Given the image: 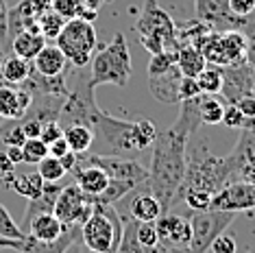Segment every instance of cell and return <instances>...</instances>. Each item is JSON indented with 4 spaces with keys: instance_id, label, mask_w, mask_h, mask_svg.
Instances as JSON below:
<instances>
[{
    "instance_id": "1",
    "label": "cell",
    "mask_w": 255,
    "mask_h": 253,
    "mask_svg": "<svg viewBox=\"0 0 255 253\" xmlns=\"http://www.w3.org/2000/svg\"><path fill=\"white\" fill-rule=\"evenodd\" d=\"M201 126L199 99L181 101V112L168 129L157 131L153 142V159L148 166V192L159 201L161 214L170 212L177 203V192L185 175V155L190 135Z\"/></svg>"
},
{
    "instance_id": "2",
    "label": "cell",
    "mask_w": 255,
    "mask_h": 253,
    "mask_svg": "<svg viewBox=\"0 0 255 253\" xmlns=\"http://www.w3.org/2000/svg\"><path fill=\"white\" fill-rule=\"evenodd\" d=\"M231 181V166L227 157L214 155L207 140L196 137L194 144L188 142L185 155V175L179 186L177 201H183L192 212L210 210L214 194Z\"/></svg>"
},
{
    "instance_id": "3",
    "label": "cell",
    "mask_w": 255,
    "mask_h": 253,
    "mask_svg": "<svg viewBox=\"0 0 255 253\" xmlns=\"http://www.w3.org/2000/svg\"><path fill=\"white\" fill-rule=\"evenodd\" d=\"M81 123L88 125L94 133L90 151L96 155L129 157L133 153H142L150 148L157 137V126L150 120L127 123V120L109 116L103 109H98V105H92Z\"/></svg>"
},
{
    "instance_id": "4",
    "label": "cell",
    "mask_w": 255,
    "mask_h": 253,
    "mask_svg": "<svg viewBox=\"0 0 255 253\" xmlns=\"http://www.w3.org/2000/svg\"><path fill=\"white\" fill-rule=\"evenodd\" d=\"M133 66H131V53L129 44L123 33H116L114 39L107 46H103L98 53L92 57V72H90V85H118L125 88L131 79Z\"/></svg>"
},
{
    "instance_id": "5",
    "label": "cell",
    "mask_w": 255,
    "mask_h": 253,
    "mask_svg": "<svg viewBox=\"0 0 255 253\" xmlns=\"http://www.w3.org/2000/svg\"><path fill=\"white\" fill-rule=\"evenodd\" d=\"M123 227L125 218L116 212V205L94 201V210L81 225V240L90 253H114L123 238Z\"/></svg>"
},
{
    "instance_id": "6",
    "label": "cell",
    "mask_w": 255,
    "mask_h": 253,
    "mask_svg": "<svg viewBox=\"0 0 255 253\" xmlns=\"http://www.w3.org/2000/svg\"><path fill=\"white\" fill-rule=\"evenodd\" d=\"M135 31L140 44L150 55L164 53V50H177V22L170 13L157 4V0H144L142 13L135 22Z\"/></svg>"
},
{
    "instance_id": "7",
    "label": "cell",
    "mask_w": 255,
    "mask_h": 253,
    "mask_svg": "<svg viewBox=\"0 0 255 253\" xmlns=\"http://www.w3.org/2000/svg\"><path fill=\"white\" fill-rule=\"evenodd\" d=\"M55 42L61 53L66 55L68 63H72L74 68H85L92 61L94 50L98 46L94 22L81 20V18L66 20V26L61 28L59 37Z\"/></svg>"
},
{
    "instance_id": "8",
    "label": "cell",
    "mask_w": 255,
    "mask_h": 253,
    "mask_svg": "<svg viewBox=\"0 0 255 253\" xmlns=\"http://www.w3.org/2000/svg\"><path fill=\"white\" fill-rule=\"evenodd\" d=\"M238 218L236 212L223 210H201L194 212L190 221V251L192 253H207L214 238L220 236L231 223Z\"/></svg>"
},
{
    "instance_id": "9",
    "label": "cell",
    "mask_w": 255,
    "mask_h": 253,
    "mask_svg": "<svg viewBox=\"0 0 255 253\" xmlns=\"http://www.w3.org/2000/svg\"><path fill=\"white\" fill-rule=\"evenodd\" d=\"M94 210V197L85 194L77 183L63 186L59 197L55 201L53 214L59 218L63 225H83Z\"/></svg>"
},
{
    "instance_id": "10",
    "label": "cell",
    "mask_w": 255,
    "mask_h": 253,
    "mask_svg": "<svg viewBox=\"0 0 255 253\" xmlns=\"http://www.w3.org/2000/svg\"><path fill=\"white\" fill-rule=\"evenodd\" d=\"M194 15L212 31H240L247 22L231 13L229 0H194Z\"/></svg>"
},
{
    "instance_id": "11",
    "label": "cell",
    "mask_w": 255,
    "mask_h": 253,
    "mask_svg": "<svg viewBox=\"0 0 255 253\" xmlns=\"http://www.w3.org/2000/svg\"><path fill=\"white\" fill-rule=\"evenodd\" d=\"M88 162L101 166L112 179H120V181H131L135 186H146L148 179V168L131 157H112V155H96L92 153L88 155Z\"/></svg>"
},
{
    "instance_id": "12",
    "label": "cell",
    "mask_w": 255,
    "mask_h": 253,
    "mask_svg": "<svg viewBox=\"0 0 255 253\" xmlns=\"http://www.w3.org/2000/svg\"><path fill=\"white\" fill-rule=\"evenodd\" d=\"M212 210L223 212H253L255 210V183L247 181H229L225 188H220L212 199Z\"/></svg>"
},
{
    "instance_id": "13",
    "label": "cell",
    "mask_w": 255,
    "mask_h": 253,
    "mask_svg": "<svg viewBox=\"0 0 255 253\" xmlns=\"http://www.w3.org/2000/svg\"><path fill=\"white\" fill-rule=\"evenodd\" d=\"M255 85V68L249 61L223 66V88L220 96L225 103H238L242 96L253 94Z\"/></svg>"
},
{
    "instance_id": "14",
    "label": "cell",
    "mask_w": 255,
    "mask_h": 253,
    "mask_svg": "<svg viewBox=\"0 0 255 253\" xmlns=\"http://www.w3.org/2000/svg\"><path fill=\"white\" fill-rule=\"evenodd\" d=\"M50 9V0H20L18 4L7 9V42L18 31L31 28L39 31L37 20L39 15Z\"/></svg>"
},
{
    "instance_id": "15",
    "label": "cell",
    "mask_w": 255,
    "mask_h": 253,
    "mask_svg": "<svg viewBox=\"0 0 255 253\" xmlns=\"http://www.w3.org/2000/svg\"><path fill=\"white\" fill-rule=\"evenodd\" d=\"M155 229H157V245L164 247H190V221L179 214H161L155 221Z\"/></svg>"
},
{
    "instance_id": "16",
    "label": "cell",
    "mask_w": 255,
    "mask_h": 253,
    "mask_svg": "<svg viewBox=\"0 0 255 253\" xmlns=\"http://www.w3.org/2000/svg\"><path fill=\"white\" fill-rule=\"evenodd\" d=\"M33 103V94L28 92L24 85H0V118L2 120H20L24 118Z\"/></svg>"
},
{
    "instance_id": "17",
    "label": "cell",
    "mask_w": 255,
    "mask_h": 253,
    "mask_svg": "<svg viewBox=\"0 0 255 253\" xmlns=\"http://www.w3.org/2000/svg\"><path fill=\"white\" fill-rule=\"evenodd\" d=\"M72 175H74V183H77L85 194H90V197H94V199L98 197V194H103V190H105L107 183H109L107 172L103 170L101 166L83 159L81 155H79V162H77V166H74Z\"/></svg>"
},
{
    "instance_id": "18",
    "label": "cell",
    "mask_w": 255,
    "mask_h": 253,
    "mask_svg": "<svg viewBox=\"0 0 255 253\" xmlns=\"http://www.w3.org/2000/svg\"><path fill=\"white\" fill-rule=\"evenodd\" d=\"M81 238V225H68L63 234L55 240H35L33 236L26 234V238L20 245V253H66L70 247Z\"/></svg>"
},
{
    "instance_id": "19",
    "label": "cell",
    "mask_w": 255,
    "mask_h": 253,
    "mask_svg": "<svg viewBox=\"0 0 255 253\" xmlns=\"http://www.w3.org/2000/svg\"><path fill=\"white\" fill-rule=\"evenodd\" d=\"M129 216L137 223H155L161 216L159 201L148 192V186H142L129 194Z\"/></svg>"
},
{
    "instance_id": "20",
    "label": "cell",
    "mask_w": 255,
    "mask_h": 253,
    "mask_svg": "<svg viewBox=\"0 0 255 253\" xmlns=\"http://www.w3.org/2000/svg\"><path fill=\"white\" fill-rule=\"evenodd\" d=\"M183 74L179 72L177 63L172 68H168L166 72L148 77V88L153 92V96L161 103H181L179 101V83H181Z\"/></svg>"
},
{
    "instance_id": "21",
    "label": "cell",
    "mask_w": 255,
    "mask_h": 253,
    "mask_svg": "<svg viewBox=\"0 0 255 253\" xmlns=\"http://www.w3.org/2000/svg\"><path fill=\"white\" fill-rule=\"evenodd\" d=\"M31 66H33V70L39 72L42 77H59V74L66 70L68 59L57 44H44V48L35 55Z\"/></svg>"
},
{
    "instance_id": "22",
    "label": "cell",
    "mask_w": 255,
    "mask_h": 253,
    "mask_svg": "<svg viewBox=\"0 0 255 253\" xmlns=\"http://www.w3.org/2000/svg\"><path fill=\"white\" fill-rule=\"evenodd\" d=\"M227 162L231 166V181H236V175L242 166L255 162V129H240V137L234 151L227 155Z\"/></svg>"
},
{
    "instance_id": "23",
    "label": "cell",
    "mask_w": 255,
    "mask_h": 253,
    "mask_svg": "<svg viewBox=\"0 0 255 253\" xmlns=\"http://www.w3.org/2000/svg\"><path fill=\"white\" fill-rule=\"evenodd\" d=\"M66 227L68 225H63L53 212H44V214H37V216H33L31 221H28V225L24 227V234L33 236L35 240H44V243H48V240L59 238Z\"/></svg>"
},
{
    "instance_id": "24",
    "label": "cell",
    "mask_w": 255,
    "mask_h": 253,
    "mask_svg": "<svg viewBox=\"0 0 255 253\" xmlns=\"http://www.w3.org/2000/svg\"><path fill=\"white\" fill-rule=\"evenodd\" d=\"M46 39L42 37L39 31H31V28H24V31H18L13 37L9 39V48L13 55L22 57L26 61H33L35 55L44 48Z\"/></svg>"
},
{
    "instance_id": "25",
    "label": "cell",
    "mask_w": 255,
    "mask_h": 253,
    "mask_svg": "<svg viewBox=\"0 0 255 253\" xmlns=\"http://www.w3.org/2000/svg\"><path fill=\"white\" fill-rule=\"evenodd\" d=\"M61 188H63V186H59V181H57V183H48V181H46L42 194H39V197H35V199H28L26 210H24V227L28 225V221H31L33 216L55 210V201H57V197H59Z\"/></svg>"
},
{
    "instance_id": "26",
    "label": "cell",
    "mask_w": 255,
    "mask_h": 253,
    "mask_svg": "<svg viewBox=\"0 0 255 253\" xmlns=\"http://www.w3.org/2000/svg\"><path fill=\"white\" fill-rule=\"evenodd\" d=\"M207 59L192 44H181L177 48V68L183 77H199L205 70Z\"/></svg>"
},
{
    "instance_id": "27",
    "label": "cell",
    "mask_w": 255,
    "mask_h": 253,
    "mask_svg": "<svg viewBox=\"0 0 255 253\" xmlns=\"http://www.w3.org/2000/svg\"><path fill=\"white\" fill-rule=\"evenodd\" d=\"M0 72H2L4 83L9 85H22L31 74V61L22 59V57L9 53L0 61Z\"/></svg>"
},
{
    "instance_id": "28",
    "label": "cell",
    "mask_w": 255,
    "mask_h": 253,
    "mask_svg": "<svg viewBox=\"0 0 255 253\" xmlns=\"http://www.w3.org/2000/svg\"><path fill=\"white\" fill-rule=\"evenodd\" d=\"M63 137H66L68 146H70L72 153L77 155H85L90 153L92 142H94V133L88 125L83 123H70L63 126Z\"/></svg>"
},
{
    "instance_id": "29",
    "label": "cell",
    "mask_w": 255,
    "mask_h": 253,
    "mask_svg": "<svg viewBox=\"0 0 255 253\" xmlns=\"http://www.w3.org/2000/svg\"><path fill=\"white\" fill-rule=\"evenodd\" d=\"M44 179L39 177L37 170H28V172H15L13 179L9 183V190H13L15 194H20V197H24L26 201L28 199H35L42 194L44 190Z\"/></svg>"
},
{
    "instance_id": "30",
    "label": "cell",
    "mask_w": 255,
    "mask_h": 253,
    "mask_svg": "<svg viewBox=\"0 0 255 253\" xmlns=\"http://www.w3.org/2000/svg\"><path fill=\"white\" fill-rule=\"evenodd\" d=\"M223 112H225V103L214 94H201L199 96V118L201 125H210L216 126L223 123Z\"/></svg>"
},
{
    "instance_id": "31",
    "label": "cell",
    "mask_w": 255,
    "mask_h": 253,
    "mask_svg": "<svg viewBox=\"0 0 255 253\" xmlns=\"http://www.w3.org/2000/svg\"><path fill=\"white\" fill-rule=\"evenodd\" d=\"M137 188H142V186H135V183H131V181L112 179V177H109L107 188L103 190V194H98L94 201L96 203H105V205H116V203H120L123 199H127L133 190H137Z\"/></svg>"
},
{
    "instance_id": "32",
    "label": "cell",
    "mask_w": 255,
    "mask_h": 253,
    "mask_svg": "<svg viewBox=\"0 0 255 253\" xmlns=\"http://www.w3.org/2000/svg\"><path fill=\"white\" fill-rule=\"evenodd\" d=\"M196 83H199L201 94H214V96L220 94V88H223V66L207 63L205 70L196 77Z\"/></svg>"
},
{
    "instance_id": "33",
    "label": "cell",
    "mask_w": 255,
    "mask_h": 253,
    "mask_svg": "<svg viewBox=\"0 0 255 253\" xmlns=\"http://www.w3.org/2000/svg\"><path fill=\"white\" fill-rule=\"evenodd\" d=\"M37 26H39V33H42V37L46 39V42H50V39L55 42V39L59 37L61 28L66 26V18H61V15L57 13V11L48 9L46 13L39 15Z\"/></svg>"
},
{
    "instance_id": "34",
    "label": "cell",
    "mask_w": 255,
    "mask_h": 253,
    "mask_svg": "<svg viewBox=\"0 0 255 253\" xmlns=\"http://www.w3.org/2000/svg\"><path fill=\"white\" fill-rule=\"evenodd\" d=\"M125 218V227H123V238H120V245L114 253H142V245L137 243V236H135V227L137 223L133 221L131 216H123Z\"/></svg>"
},
{
    "instance_id": "35",
    "label": "cell",
    "mask_w": 255,
    "mask_h": 253,
    "mask_svg": "<svg viewBox=\"0 0 255 253\" xmlns=\"http://www.w3.org/2000/svg\"><path fill=\"white\" fill-rule=\"evenodd\" d=\"M37 172H39V177L48 183H57L68 175V170L63 168V164H61V159L53 157V155H46L42 162L37 164Z\"/></svg>"
},
{
    "instance_id": "36",
    "label": "cell",
    "mask_w": 255,
    "mask_h": 253,
    "mask_svg": "<svg viewBox=\"0 0 255 253\" xmlns=\"http://www.w3.org/2000/svg\"><path fill=\"white\" fill-rule=\"evenodd\" d=\"M48 155V144L42 137H26L22 144V164H39Z\"/></svg>"
},
{
    "instance_id": "37",
    "label": "cell",
    "mask_w": 255,
    "mask_h": 253,
    "mask_svg": "<svg viewBox=\"0 0 255 253\" xmlns=\"http://www.w3.org/2000/svg\"><path fill=\"white\" fill-rule=\"evenodd\" d=\"M0 236L9 238V240H18V243H22V240L26 238L24 229L13 221V216L9 214V210L4 208L2 203H0Z\"/></svg>"
},
{
    "instance_id": "38",
    "label": "cell",
    "mask_w": 255,
    "mask_h": 253,
    "mask_svg": "<svg viewBox=\"0 0 255 253\" xmlns=\"http://www.w3.org/2000/svg\"><path fill=\"white\" fill-rule=\"evenodd\" d=\"M177 63V50H164V53L150 55L148 61V77H155V74L166 72L168 68H172Z\"/></svg>"
},
{
    "instance_id": "39",
    "label": "cell",
    "mask_w": 255,
    "mask_h": 253,
    "mask_svg": "<svg viewBox=\"0 0 255 253\" xmlns=\"http://www.w3.org/2000/svg\"><path fill=\"white\" fill-rule=\"evenodd\" d=\"M50 9L57 11L61 18L72 20L79 18V13L83 11V2L81 0H50Z\"/></svg>"
},
{
    "instance_id": "40",
    "label": "cell",
    "mask_w": 255,
    "mask_h": 253,
    "mask_svg": "<svg viewBox=\"0 0 255 253\" xmlns=\"http://www.w3.org/2000/svg\"><path fill=\"white\" fill-rule=\"evenodd\" d=\"M135 236H137V243L142 245V249H153V247H157V243H159L155 223H137Z\"/></svg>"
},
{
    "instance_id": "41",
    "label": "cell",
    "mask_w": 255,
    "mask_h": 253,
    "mask_svg": "<svg viewBox=\"0 0 255 253\" xmlns=\"http://www.w3.org/2000/svg\"><path fill=\"white\" fill-rule=\"evenodd\" d=\"M245 116H242V112L238 109L234 103H227L225 105V112H223V123L220 125H225L227 129H242L245 126Z\"/></svg>"
},
{
    "instance_id": "42",
    "label": "cell",
    "mask_w": 255,
    "mask_h": 253,
    "mask_svg": "<svg viewBox=\"0 0 255 253\" xmlns=\"http://www.w3.org/2000/svg\"><path fill=\"white\" fill-rule=\"evenodd\" d=\"M238 251V245H236V238L231 234H220L214 238V243L210 247L207 253H236Z\"/></svg>"
},
{
    "instance_id": "43",
    "label": "cell",
    "mask_w": 255,
    "mask_h": 253,
    "mask_svg": "<svg viewBox=\"0 0 255 253\" xmlns=\"http://www.w3.org/2000/svg\"><path fill=\"white\" fill-rule=\"evenodd\" d=\"M201 90L199 83H196V77H181V83H179V101H192L199 99Z\"/></svg>"
},
{
    "instance_id": "44",
    "label": "cell",
    "mask_w": 255,
    "mask_h": 253,
    "mask_svg": "<svg viewBox=\"0 0 255 253\" xmlns=\"http://www.w3.org/2000/svg\"><path fill=\"white\" fill-rule=\"evenodd\" d=\"M15 175V164L11 162V157L7 155V151H0V186L9 190V183Z\"/></svg>"
},
{
    "instance_id": "45",
    "label": "cell",
    "mask_w": 255,
    "mask_h": 253,
    "mask_svg": "<svg viewBox=\"0 0 255 253\" xmlns=\"http://www.w3.org/2000/svg\"><path fill=\"white\" fill-rule=\"evenodd\" d=\"M229 9L238 18H249L255 13V0H229Z\"/></svg>"
},
{
    "instance_id": "46",
    "label": "cell",
    "mask_w": 255,
    "mask_h": 253,
    "mask_svg": "<svg viewBox=\"0 0 255 253\" xmlns=\"http://www.w3.org/2000/svg\"><path fill=\"white\" fill-rule=\"evenodd\" d=\"M63 135V126L59 120H50V123H46L42 126V133H39V137L46 142V144H50V142H55L57 137Z\"/></svg>"
},
{
    "instance_id": "47",
    "label": "cell",
    "mask_w": 255,
    "mask_h": 253,
    "mask_svg": "<svg viewBox=\"0 0 255 253\" xmlns=\"http://www.w3.org/2000/svg\"><path fill=\"white\" fill-rule=\"evenodd\" d=\"M234 105L242 112V116L245 118H255V96L249 94V96H242L238 103H234Z\"/></svg>"
},
{
    "instance_id": "48",
    "label": "cell",
    "mask_w": 255,
    "mask_h": 253,
    "mask_svg": "<svg viewBox=\"0 0 255 253\" xmlns=\"http://www.w3.org/2000/svg\"><path fill=\"white\" fill-rule=\"evenodd\" d=\"M66 153H70V146H68L66 137H57L55 142H50L48 144V155H53V157H63Z\"/></svg>"
},
{
    "instance_id": "49",
    "label": "cell",
    "mask_w": 255,
    "mask_h": 253,
    "mask_svg": "<svg viewBox=\"0 0 255 253\" xmlns=\"http://www.w3.org/2000/svg\"><path fill=\"white\" fill-rule=\"evenodd\" d=\"M236 181H247V183H255V162L245 164L236 175Z\"/></svg>"
},
{
    "instance_id": "50",
    "label": "cell",
    "mask_w": 255,
    "mask_h": 253,
    "mask_svg": "<svg viewBox=\"0 0 255 253\" xmlns=\"http://www.w3.org/2000/svg\"><path fill=\"white\" fill-rule=\"evenodd\" d=\"M148 253H192L190 247H164V245H157L153 249H148Z\"/></svg>"
},
{
    "instance_id": "51",
    "label": "cell",
    "mask_w": 255,
    "mask_h": 253,
    "mask_svg": "<svg viewBox=\"0 0 255 253\" xmlns=\"http://www.w3.org/2000/svg\"><path fill=\"white\" fill-rule=\"evenodd\" d=\"M61 159V164H63V168H66L68 172H72L74 170V166H77V162H79V155L77 153H66L63 157H59Z\"/></svg>"
},
{
    "instance_id": "52",
    "label": "cell",
    "mask_w": 255,
    "mask_h": 253,
    "mask_svg": "<svg viewBox=\"0 0 255 253\" xmlns=\"http://www.w3.org/2000/svg\"><path fill=\"white\" fill-rule=\"evenodd\" d=\"M4 151H7V155L11 157V162H13L15 166L22 164V146H7Z\"/></svg>"
},
{
    "instance_id": "53",
    "label": "cell",
    "mask_w": 255,
    "mask_h": 253,
    "mask_svg": "<svg viewBox=\"0 0 255 253\" xmlns=\"http://www.w3.org/2000/svg\"><path fill=\"white\" fill-rule=\"evenodd\" d=\"M20 245L18 240H9V238H2L0 236V249H15V251H20Z\"/></svg>"
},
{
    "instance_id": "54",
    "label": "cell",
    "mask_w": 255,
    "mask_h": 253,
    "mask_svg": "<svg viewBox=\"0 0 255 253\" xmlns=\"http://www.w3.org/2000/svg\"><path fill=\"white\" fill-rule=\"evenodd\" d=\"M0 28L7 33V2L0 0Z\"/></svg>"
},
{
    "instance_id": "55",
    "label": "cell",
    "mask_w": 255,
    "mask_h": 253,
    "mask_svg": "<svg viewBox=\"0 0 255 253\" xmlns=\"http://www.w3.org/2000/svg\"><path fill=\"white\" fill-rule=\"evenodd\" d=\"M242 129H255V118H247L245 120V126Z\"/></svg>"
},
{
    "instance_id": "56",
    "label": "cell",
    "mask_w": 255,
    "mask_h": 253,
    "mask_svg": "<svg viewBox=\"0 0 255 253\" xmlns=\"http://www.w3.org/2000/svg\"><path fill=\"white\" fill-rule=\"evenodd\" d=\"M66 253H79V251H77V247H74V245H72V247H70V249H68Z\"/></svg>"
},
{
    "instance_id": "57",
    "label": "cell",
    "mask_w": 255,
    "mask_h": 253,
    "mask_svg": "<svg viewBox=\"0 0 255 253\" xmlns=\"http://www.w3.org/2000/svg\"><path fill=\"white\" fill-rule=\"evenodd\" d=\"M0 85H4V79H2V72H0Z\"/></svg>"
},
{
    "instance_id": "58",
    "label": "cell",
    "mask_w": 255,
    "mask_h": 253,
    "mask_svg": "<svg viewBox=\"0 0 255 253\" xmlns=\"http://www.w3.org/2000/svg\"><path fill=\"white\" fill-rule=\"evenodd\" d=\"M4 126H7V125H0V133H2V129H4Z\"/></svg>"
},
{
    "instance_id": "59",
    "label": "cell",
    "mask_w": 255,
    "mask_h": 253,
    "mask_svg": "<svg viewBox=\"0 0 255 253\" xmlns=\"http://www.w3.org/2000/svg\"><path fill=\"white\" fill-rule=\"evenodd\" d=\"M253 96H255V85H253Z\"/></svg>"
},
{
    "instance_id": "60",
    "label": "cell",
    "mask_w": 255,
    "mask_h": 253,
    "mask_svg": "<svg viewBox=\"0 0 255 253\" xmlns=\"http://www.w3.org/2000/svg\"><path fill=\"white\" fill-rule=\"evenodd\" d=\"M247 253H255V251H247Z\"/></svg>"
}]
</instances>
